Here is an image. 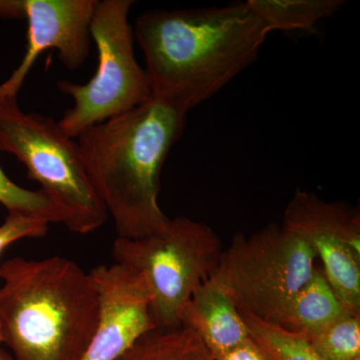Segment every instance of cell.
Instances as JSON below:
<instances>
[{"label":"cell","mask_w":360,"mask_h":360,"mask_svg":"<svg viewBox=\"0 0 360 360\" xmlns=\"http://www.w3.org/2000/svg\"><path fill=\"white\" fill-rule=\"evenodd\" d=\"M151 94L188 113L255 63L269 30L250 4L150 11L135 21Z\"/></svg>","instance_id":"cell-1"},{"label":"cell","mask_w":360,"mask_h":360,"mask_svg":"<svg viewBox=\"0 0 360 360\" xmlns=\"http://www.w3.org/2000/svg\"><path fill=\"white\" fill-rule=\"evenodd\" d=\"M186 117L184 110L151 96L77 137L85 169L117 238H148L169 226L172 219L158 203L160 175Z\"/></svg>","instance_id":"cell-2"},{"label":"cell","mask_w":360,"mask_h":360,"mask_svg":"<svg viewBox=\"0 0 360 360\" xmlns=\"http://www.w3.org/2000/svg\"><path fill=\"white\" fill-rule=\"evenodd\" d=\"M0 328L11 360H84L96 333L98 295L68 258L14 257L0 265Z\"/></svg>","instance_id":"cell-3"},{"label":"cell","mask_w":360,"mask_h":360,"mask_svg":"<svg viewBox=\"0 0 360 360\" xmlns=\"http://www.w3.org/2000/svg\"><path fill=\"white\" fill-rule=\"evenodd\" d=\"M0 151L23 163L28 179L39 182L70 231L87 234L105 224L110 215L90 181L78 142L53 118L25 112L18 98L0 97Z\"/></svg>","instance_id":"cell-4"},{"label":"cell","mask_w":360,"mask_h":360,"mask_svg":"<svg viewBox=\"0 0 360 360\" xmlns=\"http://www.w3.org/2000/svg\"><path fill=\"white\" fill-rule=\"evenodd\" d=\"M212 227L179 217L167 231L148 238H117L116 264L139 272L148 286L156 328L181 326V314L198 286L212 277L222 252Z\"/></svg>","instance_id":"cell-5"},{"label":"cell","mask_w":360,"mask_h":360,"mask_svg":"<svg viewBox=\"0 0 360 360\" xmlns=\"http://www.w3.org/2000/svg\"><path fill=\"white\" fill-rule=\"evenodd\" d=\"M134 4L132 0H96L90 25L98 54L96 75L84 84L68 80L58 84L73 99V105L58 120L72 139L153 96L146 70L135 58L134 28L129 20Z\"/></svg>","instance_id":"cell-6"},{"label":"cell","mask_w":360,"mask_h":360,"mask_svg":"<svg viewBox=\"0 0 360 360\" xmlns=\"http://www.w3.org/2000/svg\"><path fill=\"white\" fill-rule=\"evenodd\" d=\"M316 259L302 239L271 224L250 236L236 233L210 278L239 311L272 321L309 281Z\"/></svg>","instance_id":"cell-7"},{"label":"cell","mask_w":360,"mask_h":360,"mask_svg":"<svg viewBox=\"0 0 360 360\" xmlns=\"http://www.w3.org/2000/svg\"><path fill=\"white\" fill-rule=\"evenodd\" d=\"M281 226L311 248L341 302L360 312L359 208L298 189L286 205Z\"/></svg>","instance_id":"cell-8"},{"label":"cell","mask_w":360,"mask_h":360,"mask_svg":"<svg viewBox=\"0 0 360 360\" xmlns=\"http://www.w3.org/2000/svg\"><path fill=\"white\" fill-rule=\"evenodd\" d=\"M89 274L98 295V319L84 360H117L156 328L148 288L141 274L116 262Z\"/></svg>","instance_id":"cell-9"},{"label":"cell","mask_w":360,"mask_h":360,"mask_svg":"<svg viewBox=\"0 0 360 360\" xmlns=\"http://www.w3.org/2000/svg\"><path fill=\"white\" fill-rule=\"evenodd\" d=\"M96 0H23L27 44L20 65L4 84L0 97L18 98L28 73L40 54L58 51L65 68L75 70L89 56L92 15Z\"/></svg>","instance_id":"cell-10"},{"label":"cell","mask_w":360,"mask_h":360,"mask_svg":"<svg viewBox=\"0 0 360 360\" xmlns=\"http://www.w3.org/2000/svg\"><path fill=\"white\" fill-rule=\"evenodd\" d=\"M181 326L198 333L213 359L250 336L236 303L212 278L198 286L186 303Z\"/></svg>","instance_id":"cell-11"},{"label":"cell","mask_w":360,"mask_h":360,"mask_svg":"<svg viewBox=\"0 0 360 360\" xmlns=\"http://www.w3.org/2000/svg\"><path fill=\"white\" fill-rule=\"evenodd\" d=\"M350 314L357 312L345 307L329 283L322 267L315 266L309 281L276 319L269 322L309 338Z\"/></svg>","instance_id":"cell-12"},{"label":"cell","mask_w":360,"mask_h":360,"mask_svg":"<svg viewBox=\"0 0 360 360\" xmlns=\"http://www.w3.org/2000/svg\"><path fill=\"white\" fill-rule=\"evenodd\" d=\"M269 32H315L317 23L331 18L347 2L342 0H248Z\"/></svg>","instance_id":"cell-13"},{"label":"cell","mask_w":360,"mask_h":360,"mask_svg":"<svg viewBox=\"0 0 360 360\" xmlns=\"http://www.w3.org/2000/svg\"><path fill=\"white\" fill-rule=\"evenodd\" d=\"M117 360H214L198 333L188 326L155 328L139 338Z\"/></svg>","instance_id":"cell-14"},{"label":"cell","mask_w":360,"mask_h":360,"mask_svg":"<svg viewBox=\"0 0 360 360\" xmlns=\"http://www.w3.org/2000/svg\"><path fill=\"white\" fill-rule=\"evenodd\" d=\"M250 335L274 360H322L305 335L290 333L271 322L240 312Z\"/></svg>","instance_id":"cell-15"},{"label":"cell","mask_w":360,"mask_h":360,"mask_svg":"<svg viewBox=\"0 0 360 360\" xmlns=\"http://www.w3.org/2000/svg\"><path fill=\"white\" fill-rule=\"evenodd\" d=\"M307 338L322 360H360V312L345 315Z\"/></svg>","instance_id":"cell-16"},{"label":"cell","mask_w":360,"mask_h":360,"mask_svg":"<svg viewBox=\"0 0 360 360\" xmlns=\"http://www.w3.org/2000/svg\"><path fill=\"white\" fill-rule=\"evenodd\" d=\"M0 203L8 212L22 213L44 219L49 224H61L60 213L47 198L39 191H30L14 184L0 167Z\"/></svg>","instance_id":"cell-17"},{"label":"cell","mask_w":360,"mask_h":360,"mask_svg":"<svg viewBox=\"0 0 360 360\" xmlns=\"http://www.w3.org/2000/svg\"><path fill=\"white\" fill-rule=\"evenodd\" d=\"M49 222L22 213L8 212L0 225V257L15 241L23 238H41L49 232Z\"/></svg>","instance_id":"cell-18"},{"label":"cell","mask_w":360,"mask_h":360,"mask_svg":"<svg viewBox=\"0 0 360 360\" xmlns=\"http://www.w3.org/2000/svg\"><path fill=\"white\" fill-rule=\"evenodd\" d=\"M214 360H274L251 336L236 347L215 357Z\"/></svg>","instance_id":"cell-19"},{"label":"cell","mask_w":360,"mask_h":360,"mask_svg":"<svg viewBox=\"0 0 360 360\" xmlns=\"http://www.w3.org/2000/svg\"><path fill=\"white\" fill-rule=\"evenodd\" d=\"M0 18L25 20L23 0H0Z\"/></svg>","instance_id":"cell-20"},{"label":"cell","mask_w":360,"mask_h":360,"mask_svg":"<svg viewBox=\"0 0 360 360\" xmlns=\"http://www.w3.org/2000/svg\"><path fill=\"white\" fill-rule=\"evenodd\" d=\"M2 343V333H1V328H0V345ZM0 360H11L6 354L1 352L0 349Z\"/></svg>","instance_id":"cell-21"}]
</instances>
